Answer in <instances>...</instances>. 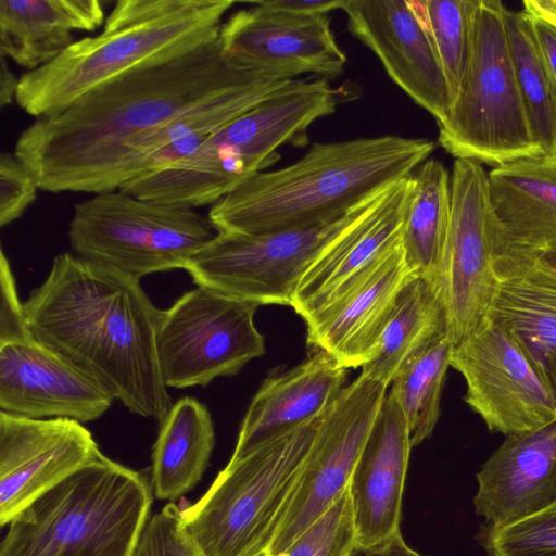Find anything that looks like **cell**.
<instances>
[{
	"mask_svg": "<svg viewBox=\"0 0 556 556\" xmlns=\"http://www.w3.org/2000/svg\"><path fill=\"white\" fill-rule=\"evenodd\" d=\"M291 79L228 56L218 35L35 119L18 136L13 153L40 190L89 193L96 178L136 139L201 105Z\"/></svg>",
	"mask_w": 556,
	"mask_h": 556,
	"instance_id": "6da1fadb",
	"label": "cell"
},
{
	"mask_svg": "<svg viewBox=\"0 0 556 556\" xmlns=\"http://www.w3.org/2000/svg\"><path fill=\"white\" fill-rule=\"evenodd\" d=\"M33 334L99 381L131 413L161 421L172 399L161 376V311L139 279L71 253L54 257L23 302Z\"/></svg>",
	"mask_w": 556,
	"mask_h": 556,
	"instance_id": "7a4b0ae2",
	"label": "cell"
},
{
	"mask_svg": "<svg viewBox=\"0 0 556 556\" xmlns=\"http://www.w3.org/2000/svg\"><path fill=\"white\" fill-rule=\"evenodd\" d=\"M434 143L384 135L315 142L296 162L257 173L211 205L217 232L262 235L339 219L410 176Z\"/></svg>",
	"mask_w": 556,
	"mask_h": 556,
	"instance_id": "3957f363",
	"label": "cell"
},
{
	"mask_svg": "<svg viewBox=\"0 0 556 556\" xmlns=\"http://www.w3.org/2000/svg\"><path fill=\"white\" fill-rule=\"evenodd\" d=\"M232 0H118L102 30L18 78L15 102L37 118L137 68L186 53L219 35Z\"/></svg>",
	"mask_w": 556,
	"mask_h": 556,
	"instance_id": "277c9868",
	"label": "cell"
},
{
	"mask_svg": "<svg viewBox=\"0 0 556 556\" xmlns=\"http://www.w3.org/2000/svg\"><path fill=\"white\" fill-rule=\"evenodd\" d=\"M341 96L327 79H293L220 127L190 156L121 190L191 208L213 205L249 177L276 164L280 147H305L311 125L332 114Z\"/></svg>",
	"mask_w": 556,
	"mask_h": 556,
	"instance_id": "5b68a950",
	"label": "cell"
},
{
	"mask_svg": "<svg viewBox=\"0 0 556 556\" xmlns=\"http://www.w3.org/2000/svg\"><path fill=\"white\" fill-rule=\"evenodd\" d=\"M153 495L142 472L102 454L17 514L0 556H134Z\"/></svg>",
	"mask_w": 556,
	"mask_h": 556,
	"instance_id": "8992f818",
	"label": "cell"
},
{
	"mask_svg": "<svg viewBox=\"0 0 556 556\" xmlns=\"http://www.w3.org/2000/svg\"><path fill=\"white\" fill-rule=\"evenodd\" d=\"M325 413L230 458L203 496L180 509L179 528L194 556L266 553Z\"/></svg>",
	"mask_w": 556,
	"mask_h": 556,
	"instance_id": "52a82bcc",
	"label": "cell"
},
{
	"mask_svg": "<svg viewBox=\"0 0 556 556\" xmlns=\"http://www.w3.org/2000/svg\"><path fill=\"white\" fill-rule=\"evenodd\" d=\"M505 10L500 0H475L469 62L447 117L438 124L448 154L493 167L544 155L518 90Z\"/></svg>",
	"mask_w": 556,
	"mask_h": 556,
	"instance_id": "ba28073f",
	"label": "cell"
},
{
	"mask_svg": "<svg viewBox=\"0 0 556 556\" xmlns=\"http://www.w3.org/2000/svg\"><path fill=\"white\" fill-rule=\"evenodd\" d=\"M216 235L197 208L140 199L119 189L77 203L68 225L77 256L139 280L185 269Z\"/></svg>",
	"mask_w": 556,
	"mask_h": 556,
	"instance_id": "9c48e42d",
	"label": "cell"
},
{
	"mask_svg": "<svg viewBox=\"0 0 556 556\" xmlns=\"http://www.w3.org/2000/svg\"><path fill=\"white\" fill-rule=\"evenodd\" d=\"M0 408L27 418H100L115 400L99 381L41 343L29 329L10 263L0 262Z\"/></svg>",
	"mask_w": 556,
	"mask_h": 556,
	"instance_id": "30bf717a",
	"label": "cell"
},
{
	"mask_svg": "<svg viewBox=\"0 0 556 556\" xmlns=\"http://www.w3.org/2000/svg\"><path fill=\"white\" fill-rule=\"evenodd\" d=\"M383 192L341 218L315 227L262 235L217 232L185 269L197 286L228 296L257 306H292L309 265Z\"/></svg>",
	"mask_w": 556,
	"mask_h": 556,
	"instance_id": "8fae6325",
	"label": "cell"
},
{
	"mask_svg": "<svg viewBox=\"0 0 556 556\" xmlns=\"http://www.w3.org/2000/svg\"><path fill=\"white\" fill-rule=\"evenodd\" d=\"M257 305L203 286L161 311L156 355L167 388L206 387L265 353L254 324Z\"/></svg>",
	"mask_w": 556,
	"mask_h": 556,
	"instance_id": "7c38bea8",
	"label": "cell"
},
{
	"mask_svg": "<svg viewBox=\"0 0 556 556\" xmlns=\"http://www.w3.org/2000/svg\"><path fill=\"white\" fill-rule=\"evenodd\" d=\"M387 388L359 375L328 407L263 556L282 554L348 489Z\"/></svg>",
	"mask_w": 556,
	"mask_h": 556,
	"instance_id": "4fadbf2b",
	"label": "cell"
},
{
	"mask_svg": "<svg viewBox=\"0 0 556 556\" xmlns=\"http://www.w3.org/2000/svg\"><path fill=\"white\" fill-rule=\"evenodd\" d=\"M451 222L438 285L454 344L488 314L497 278L498 229L489 175L480 163L456 159L451 174Z\"/></svg>",
	"mask_w": 556,
	"mask_h": 556,
	"instance_id": "5bb4252c",
	"label": "cell"
},
{
	"mask_svg": "<svg viewBox=\"0 0 556 556\" xmlns=\"http://www.w3.org/2000/svg\"><path fill=\"white\" fill-rule=\"evenodd\" d=\"M451 367L466 382L467 405L505 435L556 420V400L507 331L488 315L454 344Z\"/></svg>",
	"mask_w": 556,
	"mask_h": 556,
	"instance_id": "9a60e30c",
	"label": "cell"
},
{
	"mask_svg": "<svg viewBox=\"0 0 556 556\" xmlns=\"http://www.w3.org/2000/svg\"><path fill=\"white\" fill-rule=\"evenodd\" d=\"M98 443L71 418L35 419L0 410V525L101 457Z\"/></svg>",
	"mask_w": 556,
	"mask_h": 556,
	"instance_id": "2e32d148",
	"label": "cell"
},
{
	"mask_svg": "<svg viewBox=\"0 0 556 556\" xmlns=\"http://www.w3.org/2000/svg\"><path fill=\"white\" fill-rule=\"evenodd\" d=\"M231 14L220 26L224 52L247 65L286 75L340 76L346 55L338 46L328 14L298 15L257 1Z\"/></svg>",
	"mask_w": 556,
	"mask_h": 556,
	"instance_id": "e0dca14e",
	"label": "cell"
},
{
	"mask_svg": "<svg viewBox=\"0 0 556 556\" xmlns=\"http://www.w3.org/2000/svg\"><path fill=\"white\" fill-rule=\"evenodd\" d=\"M350 33L380 60L390 78L440 124L452 92L432 41L409 0H345Z\"/></svg>",
	"mask_w": 556,
	"mask_h": 556,
	"instance_id": "ac0fdd59",
	"label": "cell"
},
{
	"mask_svg": "<svg viewBox=\"0 0 556 556\" xmlns=\"http://www.w3.org/2000/svg\"><path fill=\"white\" fill-rule=\"evenodd\" d=\"M414 277L400 241L341 296L305 319L308 345L327 352L346 369L362 367Z\"/></svg>",
	"mask_w": 556,
	"mask_h": 556,
	"instance_id": "d6986e66",
	"label": "cell"
},
{
	"mask_svg": "<svg viewBox=\"0 0 556 556\" xmlns=\"http://www.w3.org/2000/svg\"><path fill=\"white\" fill-rule=\"evenodd\" d=\"M412 188L413 174L394 182L314 260L291 306L304 320L341 296L401 241Z\"/></svg>",
	"mask_w": 556,
	"mask_h": 556,
	"instance_id": "ffe728a7",
	"label": "cell"
},
{
	"mask_svg": "<svg viewBox=\"0 0 556 556\" xmlns=\"http://www.w3.org/2000/svg\"><path fill=\"white\" fill-rule=\"evenodd\" d=\"M412 447L405 415L388 393L349 483L355 544L374 545L401 533L402 498Z\"/></svg>",
	"mask_w": 556,
	"mask_h": 556,
	"instance_id": "44dd1931",
	"label": "cell"
},
{
	"mask_svg": "<svg viewBox=\"0 0 556 556\" xmlns=\"http://www.w3.org/2000/svg\"><path fill=\"white\" fill-rule=\"evenodd\" d=\"M488 316L513 338L556 400V277L533 255L500 249Z\"/></svg>",
	"mask_w": 556,
	"mask_h": 556,
	"instance_id": "7402d4cb",
	"label": "cell"
},
{
	"mask_svg": "<svg viewBox=\"0 0 556 556\" xmlns=\"http://www.w3.org/2000/svg\"><path fill=\"white\" fill-rule=\"evenodd\" d=\"M476 511L502 528L556 500V420L533 431L506 435L477 475Z\"/></svg>",
	"mask_w": 556,
	"mask_h": 556,
	"instance_id": "603a6c76",
	"label": "cell"
},
{
	"mask_svg": "<svg viewBox=\"0 0 556 556\" xmlns=\"http://www.w3.org/2000/svg\"><path fill=\"white\" fill-rule=\"evenodd\" d=\"M346 368L321 350L292 369L268 377L243 417L231 458L324 414L344 388Z\"/></svg>",
	"mask_w": 556,
	"mask_h": 556,
	"instance_id": "cb8c5ba5",
	"label": "cell"
},
{
	"mask_svg": "<svg viewBox=\"0 0 556 556\" xmlns=\"http://www.w3.org/2000/svg\"><path fill=\"white\" fill-rule=\"evenodd\" d=\"M488 175L496 251L538 250L556 241V156L519 159Z\"/></svg>",
	"mask_w": 556,
	"mask_h": 556,
	"instance_id": "d4e9b609",
	"label": "cell"
},
{
	"mask_svg": "<svg viewBox=\"0 0 556 556\" xmlns=\"http://www.w3.org/2000/svg\"><path fill=\"white\" fill-rule=\"evenodd\" d=\"M106 15L99 0H1L0 55L31 72L92 33Z\"/></svg>",
	"mask_w": 556,
	"mask_h": 556,
	"instance_id": "484cf974",
	"label": "cell"
},
{
	"mask_svg": "<svg viewBox=\"0 0 556 556\" xmlns=\"http://www.w3.org/2000/svg\"><path fill=\"white\" fill-rule=\"evenodd\" d=\"M215 446L214 422L193 397L176 401L160 421L152 447L151 484L159 500L184 496L201 480Z\"/></svg>",
	"mask_w": 556,
	"mask_h": 556,
	"instance_id": "4316f807",
	"label": "cell"
},
{
	"mask_svg": "<svg viewBox=\"0 0 556 556\" xmlns=\"http://www.w3.org/2000/svg\"><path fill=\"white\" fill-rule=\"evenodd\" d=\"M451 175L428 159L413 173V188L402 223L401 244L416 276L438 291L451 222Z\"/></svg>",
	"mask_w": 556,
	"mask_h": 556,
	"instance_id": "83f0119b",
	"label": "cell"
},
{
	"mask_svg": "<svg viewBox=\"0 0 556 556\" xmlns=\"http://www.w3.org/2000/svg\"><path fill=\"white\" fill-rule=\"evenodd\" d=\"M445 329L446 315L437 289L418 276L412 278L361 375L389 387L399 370Z\"/></svg>",
	"mask_w": 556,
	"mask_h": 556,
	"instance_id": "f1b7e54d",
	"label": "cell"
},
{
	"mask_svg": "<svg viewBox=\"0 0 556 556\" xmlns=\"http://www.w3.org/2000/svg\"><path fill=\"white\" fill-rule=\"evenodd\" d=\"M518 90L532 137L544 155L556 156V80L547 68L523 11L505 10Z\"/></svg>",
	"mask_w": 556,
	"mask_h": 556,
	"instance_id": "f546056e",
	"label": "cell"
},
{
	"mask_svg": "<svg viewBox=\"0 0 556 556\" xmlns=\"http://www.w3.org/2000/svg\"><path fill=\"white\" fill-rule=\"evenodd\" d=\"M454 342L448 329L434 336L395 375L389 393L407 420L412 445L428 439L440 415V401Z\"/></svg>",
	"mask_w": 556,
	"mask_h": 556,
	"instance_id": "4dcf8cb0",
	"label": "cell"
},
{
	"mask_svg": "<svg viewBox=\"0 0 556 556\" xmlns=\"http://www.w3.org/2000/svg\"><path fill=\"white\" fill-rule=\"evenodd\" d=\"M409 3L432 41L454 100L470 58L475 0Z\"/></svg>",
	"mask_w": 556,
	"mask_h": 556,
	"instance_id": "1f68e13d",
	"label": "cell"
},
{
	"mask_svg": "<svg viewBox=\"0 0 556 556\" xmlns=\"http://www.w3.org/2000/svg\"><path fill=\"white\" fill-rule=\"evenodd\" d=\"M483 540L490 556H556V500L514 523L489 527Z\"/></svg>",
	"mask_w": 556,
	"mask_h": 556,
	"instance_id": "d6a6232c",
	"label": "cell"
},
{
	"mask_svg": "<svg viewBox=\"0 0 556 556\" xmlns=\"http://www.w3.org/2000/svg\"><path fill=\"white\" fill-rule=\"evenodd\" d=\"M354 544V518L348 486L323 516L276 556H348Z\"/></svg>",
	"mask_w": 556,
	"mask_h": 556,
	"instance_id": "836d02e7",
	"label": "cell"
},
{
	"mask_svg": "<svg viewBox=\"0 0 556 556\" xmlns=\"http://www.w3.org/2000/svg\"><path fill=\"white\" fill-rule=\"evenodd\" d=\"M40 190L31 172L14 153L0 155V226L4 227L18 217L36 200Z\"/></svg>",
	"mask_w": 556,
	"mask_h": 556,
	"instance_id": "e575fe53",
	"label": "cell"
},
{
	"mask_svg": "<svg viewBox=\"0 0 556 556\" xmlns=\"http://www.w3.org/2000/svg\"><path fill=\"white\" fill-rule=\"evenodd\" d=\"M180 508L168 503L153 515L137 544L134 556H194L179 528Z\"/></svg>",
	"mask_w": 556,
	"mask_h": 556,
	"instance_id": "d590c367",
	"label": "cell"
},
{
	"mask_svg": "<svg viewBox=\"0 0 556 556\" xmlns=\"http://www.w3.org/2000/svg\"><path fill=\"white\" fill-rule=\"evenodd\" d=\"M345 0H262L260 4L276 11L298 14L316 15L342 9Z\"/></svg>",
	"mask_w": 556,
	"mask_h": 556,
	"instance_id": "8d00e7d4",
	"label": "cell"
},
{
	"mask_svg": "<svg viewBox=\"0 0 556 556\" xmlns=\"http://www.w3.org/2000/svg\"><path fill=\"white\" fill-rule=\"evenodd\" d=\"M528 17L540 53L556 80V28L536 18Z\"/></svg>",
	"mask_w": 556,
	"mask_h": 556,
	"instance_id": "74e56055",
	"label": "cell"
},
{
	"mask_svg": "<svg viewBox=\"0 0 556 556\" xmlns=\"http://www.w3.org/2000/svg\"><path fill=\"white\" fill-rule=\"evenodd\" d=\"M348 556H422L410 548L401 533L374 545L354 544Z\"/></svg>",
	"mask_w": 556,
	"mask_h": 556,
	"instance_id": "f35d334b",
	"label": "cell"
},
{
	"mask_svg": "<svg viewBox=\"0 0 556 556\" xmlns=\"http://www.w3.org/2000/svg\"><path fill=\"white\" fill-rule=\"evenodd\" d=\"M523 12L556 28V0H525Z\"/></svg>",
	"mask_w": 556,
	"mask_h": 556,
	"instance_id": "ab89813d",
	"label": "cell"
},
{
	"mask_svg": "<svg viewBox=\"0 0 556 556\" xmlns=\"http://www.w3.org/2000/svg\"><path fill=\"white\" fill-rule=\"evenodd\" d=\"M18 78L10 70L5 58L1 56L0 65V104L5 106L15 100Z\"/></svg>",
	"mask_w": 556,
	"mask_h": 556,
	"instance_id": "60d3db41",
	"label": "cell"
},
{
	"mask_svg": "<svg viewBox=\"0 0 556 556\" xmlns=\"http://www.w3.org/2000/svg\"><path fill=\"white\" fill-rule=\"evenodd\" d=\"M521 251L528 252L531 255H533L543 266H545L556 277V241L538 250Z\"/></svg>",
	"mask_w": 556,
	"mask_h": 556,
	"instance_id": "b9f144b4",
	"label": "cell"
}]
</instances>
